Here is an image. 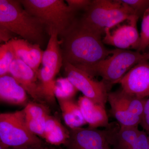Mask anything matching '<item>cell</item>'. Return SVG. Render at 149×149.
Here are the masks:
<instances>
[{"mask_svg":"<svg viewBox=\"0 0 149 149\" xmlns=\"http://www.w3.org/2000/svg\"><path fill=\"white\" fill-rule=\"evenodd\" d=\"M60 38L63 63H68L81 70L109 56L102 36L83 27L77 18Z\"/></svg>","mask_w":149,"mask_h":149,"instance_id":"cell-1","label":"cell"},{"mask_svg":"<svg viewBox=\"0 0 149 149\" xmlns=\"http://www.w3.org/2000/svg\"><path fill=\"white\" fill-rule=\"evenodd\" d=\"M0 25L40 46L47 31L45 23L28 12L17 0H0Z\"/></svg>","mask_w":149,"mask_h":149,"instance_id":"cell-2","label":"cell"},{"mask_svg":"<svg viewBox=\"0 0 149 149\" xmlns=\"http://www.w3.org/2000/svg\"><path fill=\"white\" fill-rule=\"evenodd\" d=\"M133 15V10L121 0H93L77 19L83 27L103 37L106 29Z\"/></svg>","mask_w":149,"mask_h":149,"instance_id":"cell-3","label":"cell"},{"mask_svg":"<svg viewBox=\"0 0 149 149\" xmlns=\"http://www.w3.org/2000/svg\"><path fill=\"white\" fill-rule=\"evenodd\" d=\"M149 61V52L116 49L111 54L82 70L94 78L100 76L102 80L111 87L120 80L133 67L141 61Z\"/></svg>","mask_w":149,"mask_h":149,"instance_id":"cell-4","label":"cell"},{"mask_svg":"<svg viewBox=\"0 0 149 149\" xmlns=\"http://www.w3.org/2000/svg\"><path fill=\"white\" fill-rule=\"evenodd\" d=\"M24 8L39 18L47 27L48 33L55 30L58 36L67 30L76 20L77 12L63 0H20Z\"/></svg>","mask_w":149,"mask_h":149,"instance_id":"cell-5","label":"cell"},{"mask_svg":"<svg viewBox=\"0 0 149 149\" xmlns=\"http://www.w3.org/2000/svg\"><path fill=\"white\" fill-rule=\"evenodd\" d=\"M50 39L42 58V68L39 69L38 78L47 103L55 102L54 88L56 75L63 65V60L58 34L55 30L49 33Z\"/></svg>","mask_w":149,"mask_h":149,"instance_id":"cell-6","label":"cell"},{"mask_svg":"<svg viewBox=\"0 0 149 149\" xmlns=\"http://www.w3.org/2000/svg\"><path fill=\"white\" fill-rule=\"evenodd\" d=\"M147 99L126 93L121 88L110 92L107 98L110 112L120 126L138 127L142 120Z\"/></svg>","mask_w":149,"mask_h":149,"instance_id":"cell-7","label":"cell"},{"mask_svg":"<svg viewBox=\"0 0 149 149\" xmlns=\"http://www.w3.org/2000/svg\"><path fill=\"white\" fill-rule=\"evenodd\" d=\"M42 141L27 127L24 109L0 114V142L12 148H16Z\"/></svg>","mask_w":149,"mask_h":149,"instance_id":"cell-8","label":"cell"},{"mask_svg":"<svg viewBox=\"0 0 149 149\" xmlns=\"http://www.w3.org/2000/svg\"><path fill=\"white\" fill-rule=\"evenodd\" d=\"M63 65L66 77L78 91L95 103L105 107L111 86L103 80H95L85 71L68 63Z\"/></svg>","mask_w":149,"mask_h":149,"instance_id":"cell-9","label":"cell"},{"mask_svg":"<svg viewBox=\"0 0 149 149\" xmlns=\"http://www.w3.org/2000/svg\"><path fill=\"white\" fill-rule=\"evenodd\" d=\"M139 17H130L122 22L105 30L102 38L104 44L120 49L138 51L141 45V37L137 28Z\"/></svg>","mask_w":149,"mask_h":149,"instance_id":"cell-10","label":"cell"},{"mask_svg":"<svg viewBox=\"0 0 149 149\" xmlns=\"http://www.w3.org/2000/svg\"><path fill=\"white\" fill-rule=\"evenodd\" d=\"M116 127L111 125L103 130L88 127L68 128L69 137L64 145L65 149H105L110 146Z\"/></svg>","mask_w":149,"mask_h":149,"instance_id":"cell-11","label":"cell"},{"mask_svg":"<svg viewBox=\"0 0 149 149\" xmlns=\"http://www.w3.org/2000/svg\"><path fill=\"white\" fill-rule=\"evenodd\" d=\"M9 74L24 88L35 102L47 103L38 75L30 67L19 59H15L10 67Z\"/></svg>","mask_w":149,"mask_h":149,"instance_id":"cell-12","label":"cell"},{"mask_svg":"<svg viewBox=\"0 0 149 149\" xmlns=\"http://www.w3.org/2000/svg\"><path fill=\"white\" fill-rule=\"evenodd\" d=\"M126 93L145 98L149 97V61H141L133 67L119 81Z\"/></svg>","mask_w":149,"mask_h":149,"instance_id":"cell-13","label":"cell"},{"mask_svg":"<svg viewBox=\"0 0 149 149\" xmlns=\"http://www.w3.org/2000/svg\"><path fill=\"white\" fill-rule=\"evenodd\" d=\"M88 128H109V123L105 107L95 103L85 96H81L77 101Z\"/></svg>","mask_w":149,"mask_h":149,"instance_id":"cell-14","label":"cell"},{"mask_svg":"<svg viewBox=\"0 0 149 149\" xmlns=\"http://www.w3.org/2000/svg\"><path fill=\"white\" fill-rule=\"evenodd\" d=\"M10 42L15 51L17 58L32 68L38 75L44 53L40 46L22 39L14 38Z\"/></svg>","mask_w":149,"mask_h":149,"instance_id":"cell-15","label":"cell"},{"mask_svg":"<svg viewBox=\"0 0 149 149\" xmlns=\"http://www.w3.org/2000/svg\"><path fill=\"white\" fill-rule=\"evenodd\" d=\"M27 94L10 74L0 77L1 102L14 105L26 106L29 102Z\"/></svg>","mask_w":149,"mask_h":149,"instance_id":"cell-16","label":"cell"},{"mask_svg":"<svg viewBox=\"0 0 149 149\" xmlns=\"http://www.w3.org/2000/svg\"><path fill=\"white\" fill-rule=\"evenodd\" d=\"M27 127L32 133L43 139L47 116L49 114L45 105L29 102L24 109Z\"/></svg>","mask_w":149,"mask_h":149,"instance_id":"cell-17","label":"cell"},{"mask_svg":"<svg viewBox=\"0 0 149 149\" xmlns=\"http://www.w3.org/2000/svg\"><path fill=\"white\" fill-rule=\"evenodd\" d=\"M69 137V129L54 116L48 115L46 119L43 139L48 144L58 146L66 143Z\"/></svg>","mask_w":149,"mask_h":149,"instance_id":"cell-18","label":"cell"},{"mask_svg":"<svg viewBox=\"0 0 149 149\" xmlns=\"http://www.w3.org/2000/svg\"><path fill=\"white\" fill-rule=\"evenodd\" d=\"M140 131L138 127L120 125L114 130L110 145L113 149H133L136 145Z\"/></svg>","mask_w":149,"mask_h":149,"instance_id":"cell-19","label":"cell"},{"mask_svg":"<svg viewBox=\"0 0 149 149\" xmlns=\"http://www.w3.org/2000/svg\"><path fill=\"white\" fill-rule=\"evenodd\" d=\"M58 101L64 122L68 128H80L87 124L77 102L73 99Z\"/></svg>","mask_w":149,"mask_h":149,"instance_id":"cell-20","label":"cell"},{"mask_svg":"<svg viewBox=\"0 0 149 149\" xmlns=\"http://www.w3.org/2000/svg\"><path fill=\"white\" fill-rule=\"evenodd\" d=\"M78 91L66 77L56 79L54 94L58 100H72Z\"/></svg>","mask_w":149,"mask_h":149,"instance_id":"cell-21","label":"cell"},{"mask_svg":"<svg viewBox=\"0 0 149 149\" xmlns=\"http://www.w3.org/2000/svg\"><path fill=\"white\" fill-rule=\"evenodd\" d=\"M17 58L10 41L0 47V77L9 74L10 67Z\"/></svg>","mask_w":149,"mask_h":149,"instance_id":"cell-22","label":"cell"},{"mask_svg":"<svg viewBox=\"0 0 149 149\" xmlns=\"http://www.w3.org/2000/svg\"><path fill=\"white\" fill-rule=\"evenodd\" d=\"M140 37L141 45L138 52L143 53L149 47V7L142 17Z\"/></svg>","mask_w":149,"mask_h":149,"instance_id":"cell-23","label":"cell"},{"mask_svg":"<svg viewBox=\"0 0 149 149\" xmlns=\"http://www.w3.org/2000/svg\"><path fill=\"white\" fill-rule=\"evenodd\" d=\"M128 6L136 15L143 17L144 13L149 7V0H121Z\"/></svg>","mask_w":149,"mask_h":149,"instance_id":"cell-24","label":"cell"},{"mask_svg":"<svg viewBox=\"0 0 149 149\" xmlns=\"http://www.w3.org/2000/svg\"><path fill=\"white\" fill-rule=\"evenodd\" d=\"M92 1L91 0H66L68 5L75 11L80 10L84 11L87 10L91 5Z\"/></svg>","mask_w":149,"mask_h":149,"instance_id":"cell-25","label":"cell"},{"mask_svg":"<svg viewBox=\"0 0 149 149\" xmlns=\"http://www.w3.org/2000/svg\"><path fill=\"white\" fill-rule=\"evenodd\" d=\"M149 136L144 130H141L136 145L133 149H148Z\"/></svg>","mask_w":149,"mask_h":149,"instance_id":"cell-26","label":"cell"},{"mask_svg":"<svg viewBox=\"0 0 149 149\" xmlns=\"http://www.w3.org/2000/svg\"><path fill=\"white\" fill-rule=\"evenodd\" d=\"M140 125L149 136V97L147 98L145 103L143 117Z\"/></svg>","mask_w":149,"mask_h":149,"instance_id":"cell-27","label":"cell"},{"mask_svg":"<svg viewBox=\"0 0 149 149\" xmlns=\"http://www.w3.org/2000/svg\"><path fill=\"white\" fill-rule=\"evenodd\" d=\"M11 149H59L56 148V146H52L47 142L42 141L37 143L32 144L16 148H11Z\"/></svg>","mask_w":149,"mask_h":149,"instance_id":"cell-28","label":"cell"},{"mask_svg":"<svg viewBox=\"0 0 149 149\" xmlns=\"http://www.w3.org/2000/svg\"><path fill=\"white\" fill-rule=\"evenodd\" d=\"M13 32L2 25H0V41L6 43L14 39Z\"/></svg>","mask_w":149,"mask_h":149,"instance_id":"cell-29","label":"cell"},{"mask_svg":"<svg viewBox=\"0 0 149 149\" xmlns=\"http://www.w3.org/2000/svg\"><path fill=\"white\" fill-rule=\"evenodd\" d=\"M11 148L0 142V149H11Z\"/></svg>","mask_w":149,"mask_h":149,"instance_id":"cell-30","label":"cell"},{"mask_svg":"<svg viewBox=\"0 0 149 149\" xmlns=\"http://www.w3.org/2000/svg\"><path fill=\"white\" fill-rule=\"evenodd\" d=\"M105 149H111V148H110V146H108L107 147V148H106Z\"/></svg>","mask_w":149,"mask_h":149,"instance_id":"cell-31","label":"cell"},{"mask_svg":"<svg viewBox=\"0 0 149 149\" xmlns=\"http://www.w3.org/2000/svg\"><path fill=\"white\" fill-rule=\"evenodd\" d=\"M149 136V135H148ZM148 149H149V147H148Z\"/></svg>","mask_w":149,"mask_h":149,"instance_id":"cell-32","label":"cell"},{"mask_svg":"<svg viewBox=\"0 0 149 149\" xmlns=\"http://www.w3.org/2000/svg\"><path fill=\"white\" fill-rule=\"evenodd\" d=\"M148 48H149V47ZM148 52H149V49L148 51Z\"/></svg>","mask_w":149,"mask_h":149,"instance_id":"cell-33","label":"cell"}]
</instances>
